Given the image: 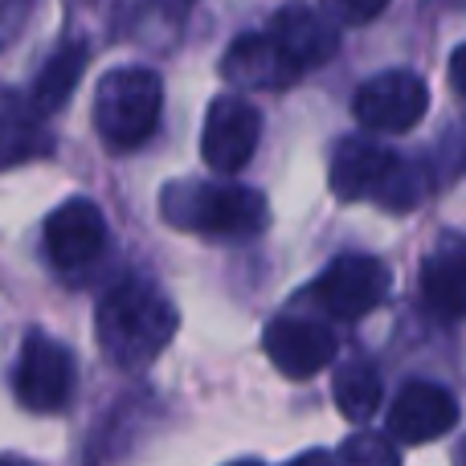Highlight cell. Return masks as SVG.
<instances>
[{
  "label": "cell",
  "mask_w": 466,
  "mask_h": 466,
  "mask_svg": "<svg viewBox=\"0 0 466 466\" xmlns=\"http://www.w3.org/2000/svg\"><path fill=\"white\" fill-rule=\"evenodd\" d=\"M98 344L123 372H139L172 344L180 315L172 299L144 274H123L98 299Z\"/></svg>",
  "instance_id": "cell-1"
},
{
  "label": "cell",
  "mask_w": 466,
  "mask_h": 466,
  "mask_svg": "<svg viewBox=\"0 0 466 466\" xmlns=\"http://www.w3.org/2000/svg\"><path fill=\"white\" fill-rule=\"evenodd\" d=\"M160 213L168 226L193 229L205 238H258L270 221L266 197L246 185H218V180H180L160 193Z\"/></svg>",
  "instance_id": "cell-2"
},
{
  "label": "cell",
  "mask_w": 466,
  "mask_h": 466,
  "mask_svg": "<svg viewBox=\"0 0 466 466\" xmlns=\"http://www.w3.org/2000/svg\"><path fill=\"white\" fill-rule=\"evenodd\" d=\"M164 82L147 66H119L95 90V127L115 152L147 144L160 127Z\"/></svg>",
  "instance_id": "cell-3"
},
{
  "label": "cell",
  "mask_w": 466,
  "mask_h": 466,
  "mask_svg": "<svg viewBox=\"0 0 466 466\" xmlns=\"http://www.w3.org/2000/svg\"><path fill=\"white\" fill-rule=\"evenodd\" d=\"M78 364L62 339L46 331H29L21 339V356L13 369V393L29 413H62L74 397Z\"/></svg>",
  "instance_id": "cell-4"
},
{
  "label": "cell",
  "mask_w": 466,
  "mask_h": 466,
  "mask_svg": "<svg viewBox=\"0 0 466 466\" xmlns=\"http://www.w3.org/2000/svg\"><path fill=\"white\" fill-rule=\"evenodd\" d=\"M393 274L372 254H344L311 282V299L331 319H364L389 299Z\"/></svg>",
  "instance_id": "cell-5"
},
{
  "label": "cell",
  "mask_w": 466,
  "mask_h": 466,
  "mask_svg": "<svg viewBox=\"0 0 466 466\" xmlns=\"http://www.w3.org/2000/svg\"><path fill=\"white\" fill-rule=\"evenodd\" d=\"M262 139V115L249 98L241 95H218L205 111L201 127V156L218 177H238L258 152Z\"/></svg>",
  "instance_id": "cell-6"
},
{
  "label": "cell",
  "mask_w": 466,
  "mask_h": 466,
  "mask_svg": "<svg viewBox=\"0 0 466 466\" xmlns=\"http://www.w3.org/2000/svg\"><path fill=\"white\" fill-rule=\"evenodd\" d=\"M356 119L369 131H401L418 127L430 111V86L413 70H380L356 90L352 98Z\"/></svg>",
  "instance_id": "cell-7"
},
{
  "label": "cell",
  "mask_w": 466,
  "mask_h": 466,
  "mask_svg": "<svg viewBox=\"0 0 466 466\" xmlns=\"http://www.w3.org/2000/svg\"><path fill=\"white\" fill-rule=\"evenodd\" d=\"M270 46L279 49V57L290 70L303 78L307 70L323 66L328 57H336L339 49V29L319 13V8L303 5V0H290L279 13L270 16Z\"/></svg>",
  "instance_id": "cell-8"
},
{
  "label": "cell",
  "mask_w": 466,
  "mask_h": 466,
  "mask_svg": "<svg viewBox=\"0 0 466 466\" xmlns=\"http://www.w3.org/2000/svg\"><path fill=\"white\" fill-rule=\"evenodd\" d=\"M459 426V401L451 389L434 385V380H410L389 405V442L421 446L434 438L451 434Z\"/></svg>",
  "instance_id": "cell-9"
},
{
  "label": "cell",
  "mask_w": 466,
  "mask_h": 466,
  "mask_svg": "<svg viewBox=\"0 0 466 466\" xmlns=\"http://www.w3.org/2000/svg\"><path fill=\"white\" fill-rule=\"evenodd\" d=\"M262 348L270 364L290 380H307L323 372L336 360V331L319 319H299V315H282L262 331Z\"/></svg>",
  "instance_id": "cell-10"
},
{
  "label": "cell",
  "mask_w": 466,
  "mask_h": 466,
  "mask_svg": "<svg viewBox=\"0 0 466 466\" xmlns=\"http://www.w3.org/2000/svg\"><path fill=\"white\" fill-rule=\"evenodd\" d=\"M106 249V221L103 209L86 197L57 205L46 218V254L57 270H82Z\"/></svg>",
  "instance_id": "cell-11"
},
{
  "label": "cell",
  "mask_w": 466,
  "mask_h": 466,
  "mask_svg": "<svg viewBox=\"0 0 466 466\" xmlns=\"http://www.w3.org/2000/svg\"><path fill=\"white\" fill-rule=\"evenodd\" d=\"M389 168H393L389 147L372 144L369 136H344L331 152V193H336V201H369L385 185Z\"/></svg>",
  "instance_id": "cell-12"
},
{
  "label": "cell",
  "mask_w": 466,
  "mask_h": 466,
  "mask_svg": "<svg viewBox=\"0 0 466 466\" xmlns=\"http://www.w3.org/2000/svg\"><path fill=\"white\" fill-rule=\"evenodd\" d=\"M49 152H54V136L46 115L21 90H0V168L46 160Z\"/></svg>",
  "instance_id": "cell-13"
},
{
  "label": "cell",
  "mask_w": 466,
  "mask_h": 466,
  "mask_svg": "<svg viewBox=\"0 0 466 466\" xmlns=\"http://www.w3.org/2000/svg\"><path fill=\"white\" fill-rule=\"evenodd\" d=\"M221 78L233 90H287L299 82V74L279 57L266 33H246L221 57Z\"/></svg>",
  "instance_id": "cell-14"
},
{
  "label": "cell",
  "mask_w": 466,
  "mask_h": 466,
  "mask_svg": "<svg viewBox=\"0 0 466 466\" xmlns=\"http://www.w3.org/2000/svg\"><path fill=\"white\" fill-rule=\"evenodd\" d=\"M421 295L426 307L438 319L454 323L466 307V254L459 233H446L438 241V249H430L426 262H421Z\"/></svg>",
  "instance_id": "cell-15"
},
{
  "label": "cell",
  "mask_w": 466,
  "mask_h": 466,
  "mask_svg": "<svg viewBox=\"0 0 466 466\" xmlns=\"http://www.w3.org/2000/svg\"><path fill=\"white\" fill-rule=\"evenodd\" d=\"M86 62H90V46L82 37H66L62 46L49 54V62L41 66L37 82H33V95L29 103L37 106L41 115H54L66 106V98L74 95V86L82 82L86 74Z\"/></svg>",
  "instance_id": "cell-16"
},
{
  "label": "cell",
  "mask_w": 466,
  "mask_h": 466,
  "mask_svg": "<svg viewBox=\"0 0 466 466\" xmlns=\"http://www.w3.org/2000/svg\"><path fill=\"white\" fill-rule=\"evenodd\" d=\"M331 393H336L339 413H344L348 421H356V426H364V421L377 413L380 393H385V389H380L377 364H369V360H348V364H339Z\"/></svg>",
  "instance_id": "cell-17"
},
{
  "label": "cell",
  "mask_w": 466,
  "mask_h": 466,
  "mask_svg": "<svg viewBox=\"0 0 466 466\" xmlns=\"http://www.w3.org/2000/svg\"><path fill=\"white\" fill-rule=\"evenodd\" d=\"M421 197H426V168L413 164V160L393 156V168H389L385 185L377 188L372 201H377L380 209H389V213H410V209H418Z\"/></svg>",
  "instance_id": "cell-18"
},
{
  "label": "cell",
  "mask_w": 466,
  "mask_h": 466,
  "mask_svg": "<svg viewBox=\"0 0 466 466\" xmlns=\"http://www.w3.org/2000/svg\"><path fill=\"white\" fill-rule=\"evenodd\" d=\"M336 466H401V454H397V442H389L385 434H352L336 454H331Z\"/></svg>",
  "instance_id": "cell-19"
},
{
  "label": "cell",
  "mask_w": 466,
  "mask_h": 466,
  "mask_svg": "<svg viewBox=\"0 0 466 466\" xmlns=\"http://www.w3.org/2000/svg\"><path fill=\"white\" fill-rule=\"evenodd\" d=\"M385 8H389V0H323L319 13L328 16L336 29H356V25L377 21Z\"/></svg>",
  "instance_id": "cell-20"
},
{
  "label": "cell",
  "mask_w": 466,
  "mask_h": 466,
  "mask_svg": "<svg viewBox=\"0 0 466 466\" xmlns=\"http://www.w3.org/2000/svg\"><path fill=\"white\" fill-rule=\"evenodd\" d=\"M29 13H33V0H0V46H8L21 33Z\"/></svg>",
  "instance_id": "cell-21"
},
{
  "label": "cell",
  "mask_w": 466,
  "mask_h": 466,
  "mask_svg": "<svg viewBox=\"0 0 466 466\" xmlns=\"http://www.w3.org/2000/svg\"><path fill=\"white\" fill-rule=\"evenodd\" d=\"M197 0H152V13L164 16L168 25H180L188 16V8H193Z\"/></svg>",
  "instance_id": "cell-22"
},
{
  "label": "cell",
  "mask_w": 466,
  "mask_h": 466,
  "mask_svg": "<svg viewBox=\"0 0 466 466\" xmlns=\"http://www.w3.org/2000/svg\"><path fill=\"white\" fill-rule=\"evenodd\" d=\"M462 62H466V49L459 46L451 54V90L454 95H466V82H462Z\"/></svg>",
  "instance_id": "cell-23"
},
{
  "label": "cell",
  "mask_w": 466,
  "mask_h": 466,
  "mask_svg": "<svg viewBox=\"0 0 466 466\" xmlns=\"http://www.w3.org/2000/svg\"><path fill=\"white\" fill-rule=\"evenodd\" d=\"M290 466H336V462H331V454H328V451H307L303 459H295Z\"/></svg>",
  "instance_id": "cell-24"
},
{
  "label": "cell",
  "mask_w": 466,
  "mask_h": 466,
  "mask_svg": "<svg viewBox=\"0 0 466 466\" xmlns=\"http://www.w3.org/2000/svg\"><path fill=\"white\" fill-rule=\"evenodd\" d=\"M229 466H262V462H229Z\"/></svg>",
  "instance_id": "cell-25"
},
{
  "label": "cell",
  "mask_w": 466,
  "mask_h": 466,
  "mask_svg": "<svg viewBox=\"0 0 466 466\" xmlns=\"http://www.w3.org/2000/svg\"><path fill=\"white\" fill-rule=\"evenodd\" d=\"M0 466H25V462H0Z\"/></svg>",
  "instance_id": "cell-26"
}]
</instances>
